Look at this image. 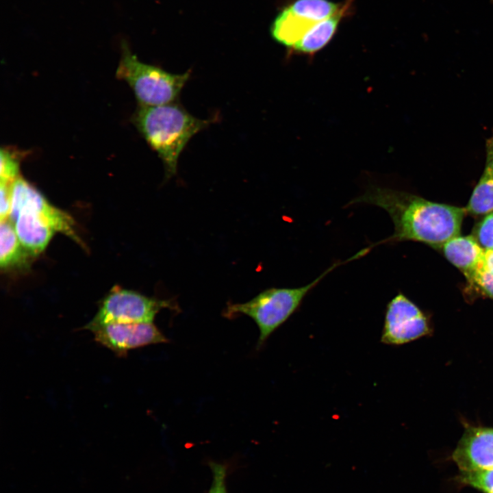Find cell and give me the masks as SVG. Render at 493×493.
<instances>
[{
	"label": "cell",
	"instance_id": "obj_1",
	"mask_svg": "<svg viewBox=\"0 0 493 493\" xmlns=\"http://www.w3.org/2000/svg\"><path fill=\"white\" fill-rule=\"evenodd\" d=\"M371 204L383 209L394 224V233L375 243L394 244L403 241L420 242L440 248L459 235L465 208L433 202L418 195L391 189L371 186L347 205Z\"/></svg>",
	"mask_w": 493,
	"mask_h": 493
},
{
	"label": "cell",
	"instance_id": "obj_2",
	"mask_svg": "<svg viewBox=\"0 0 493 493\" xmlns=\"http://www.w3.org/2000/svg\"><path fill=\"white\" fill-rule=\"evenodd\" d=\"M134 122L162 160L166 179L176 175L179 155L190 140L207 127L210 120L197 118L179 105H140Z\"/></svg>",
	"mask_w": 493,
	"mask_h": 493
},
{
	"label": "cell",
	"instance_id": "obj_3",
	"mask_svg": "<svg viewBox=\"0 0 493 493\" xmlns=\"http://www.w3.org/2000/svg\"><path fill=\"white\" fill-rule=\"evenodd\" d=\"M355 260L335 262L312 282L296 288H270L244 303H228L223 314L232 318L240 315L250 317L257 325L260 335L257 348L282 325L301 306L307 294L331 271L341 264Z\"/></svg>",
	"mask_w": 493,
	"mask_h": 493
},
{
	"label": "cell",
	"instance_id": "obj_4",
	"mask_svg": "<svg viewBox=\"0 0 493 493\" xmlns=\"http://www.w3.org/2000/svg\"><path fill=\"white\" fill-rule=\"evenodd\" d=\"M116 77L132 88L140 105L155 106L174 103L190 77V71L174 74L140 62L125 48Z\"/></svg>",
	"mask_w": 493,
	"mask_h": 493
},
{
	"label": "cell",
	"instance_id": "obj_5",
	"mask_svg": "<svg viewBox=\"0 0 493 493\" xmlns=\"http://www.w3.org/2000/svg\"><path fill=\"white\" fill-rule=\"evenodd\" d=\"M164 308L176 309L177 307L171 300L148 297L115 287L101 302L98 312L84 329L92 331L111 323H153Z\"/></svg>",
	"mask_w": 493,
	"mask_h": 493
},
{
	"label": "cell",
	"instance_id": "obj_6",
	"mask_svg": "<svg viewBox=\"0 0 493 493\" xmlns=\"http://www.w3.org/2000/svg\"><path fill=\"white\" fill-rule=\"evenodd\" d=\"M342 4L330 0H296L275 18L271 35L277 42L292 50L316 25L336 14Z\"/></svg>",
	"mask_w": 493,
	"mask_h": 493
},
{
	"label": "cell",
	"instance_id": "obj_7",
	"mask_svg": "<svg viewBox=\"0 0 493 493\" xmlns=\"http://www.w3.org/2000/svg\"><path fill=\"white\" fill-rule=\"evenodd\" d=\"M431 333L425 314L401 292L387 304L381 342L402 345Z\"/></svg>",
	"mask_w": 493,
	"mask_h": 493
},
{
	"label": "cell",
	"instance_id": "obj_8",
	"mask_svg": "<svg viewBox=\"0 0 493 493\" xmlns=\"http://www.w3.org/2000/svg\"><path fill=\"white\" fill-rule=\"evenodd\" d=\"M92 332L96 342L118 357L126 356L130 349L168 342L153 323H111Z\"/></svg>",
	"mask_w": 493,
	"mask_h": 493
},
{
	"label": "cell",
	"instance_id": "obj_9",
	"mask_svg": "<svg viewBox=\"0 0 493 493\" xmlns=\"http://www.w3.org/2000/svg\"><path fill=\"white\" fill-rule=\"evenodd\" d=\"M21 209H28L37 212L48 220L55 232H61L77 242H80L72 217L52 205L27 181L18 177L12 183L11 187V207L9 218L13 217Z\"/></svg>",
	"mask_w": 493,
	"mask_h": 493
},
{
	"label": "cell",
	"instance_id": "obj_10",
	"mask_svg": "<svg viewBox=\"0 0 493 493\" xmlns=\"http://www.w3.org/2000/svg\"><path fill=\"white\" fill-rule=\"evenodd\" d=\"M453 459L462 472L493 468V428L467 427Z\"/></svg>",
	"mask_w": 493,
	"mask_h": 493
},
{
	"label": "cell",
	"instance_id": "obj_11",
	"mask_svg": "<svg viewBox=\"0 0 493 493\" xmlns=\"http://www.w3.org/2000/svg\"><path fill=\"white\" fill-rule=\"evenodd\" d=\"M9 219L21 243L32 255L42 252L55 232L47 220L31 210L21 209Z\"/></svg>",
	"mask_w": 493,
	"mask_h": 493
},
{
	"label": "cell",
	"instance_id": "obj_12",
	"mask_svg": "<svg viewBox=\"0 0 493 493\" xmlns=\"http://www.w3.org/2000/svg\"><path fill=\"white\" fill-rule=\"evenodd\" d=\"M440 249L446 260L460 270L466 278L481 268L485 250L472 235H457Z\"/></svg>",
	"mask_w": 493,
	"mask_h": 493
},
{
	"label": "cell",
	"instance_id": "obj_13",
	"mask_svg": "<svg viewBox=\"0 0 493 493\" xmlns=\"http://www.w3.org/2000/svg\"><path fill=\"white\" fill-rule=\"evenodd\" d=\"M464 208L466 213L475 216L493 211V136L485 141L484 168Z\"/></svg>",
	"mask_w": 493,
	"mask_h": 493
},
{
	"label": "cell",
	"instance_id": "obj_14",
	"mask_svg": "<svg viewBox=\"0 0 493 493\" xmlns=\"http://www.w3.org/2000/svg\"><path fill=\"white\" fill-rule=\"evenodd\" d=\"M353 0H346L333 15L312 28L292 48L302 55H312L324 48L333 37L338 27L349 10Z\"/></svg>",
	"mask_w": 493,
	"mask_h": 493
},
{
	"label": "cell",
	"instance_id": "obj_15",
	"mask_svg": "<svg viewBox=\"0 0 493 493\" xmlns=\"http://www.w3.org/2000/svg\"><path fill=\"white\" fill-rule=\"evenodd\" d=\"M0 265L8 269L23 265L27 257L26 250L21 243L12 222L7 218L0 224Z\"/></svg>",
	"mask_w": 493,
	"mask_h": 493
},
{
	"label": "cell",
	"instance_id": "obj_16",
	"mask_svg": "<svg viewBox=\"0 0 493 493\" xmlns=\"http://www.w3.org/2000/svg\"><path fill=\"white\" fill-rule=\"evenodd\" d=\"M466 289L477 296L493 299V275L478 270L466 278Z\"/></svg>",
	"mask_w": 493,
	"mask_h": 493
},
{
	"label": "cell",
	"instance_id": "obj_17",
	"mask_svg": "<svg viewBox=\"0 0 493 493\" xmlns=\"http://www.w3.org/2000/svg\"><path fill=\"white\" fill-rule=\"evenodd\" d=\"M19 158L8 149L1 150L0 177L1 183L12 184L18 177Z\"/></svg>",
	"mask_w": 493,
	"mask_h": 493
},
{
	"label": "cell",
	"instance_id": "obj_18",
	"mask_svg": "<svg viewBox=\"0 0 493 493\" xmlns=\"http://www.w3.org/2000/svg\"><path fill=\"white\" fill-rule=\"evenodd\" d=\"M460 481L483 493H493V468L480 471L462 472Z\"/></svg>",
	"mask_w": 493,
	"mask_h": 493
},
{
	"label": "cell",
	"instance_id": "obj_19",
	"mask_svg": "<svg viewBox=\"0 0 493 493\" xmlns=\"http://www.w3.org/2000/svg\"><path fill=\"white\" fill-rule=\"evenodd\" d=\"M472 236L484 250H493V211L475 226Z\"/></svg>",
	"mask_w": 493,
	"mask_h": 493
},
{
	"label": "cell",
	"instance_id": "obj_20",
	"mask_svg": "<svg viewBox=\"0 0 493 493\" xmlns=\"http://www.w3.org/2000/svg\"><path fill=\"white\" fill-rule=\"evenodd\" d=\"M212 481L208 493H228L227 489V468L224 464L210 462Z\"/></svg>",
	"mask_w": 493,
	"mask_h": 493
},
{
	"label": "cell",
	"instance_id": "obj_21",
	"mask_svg": "<svg viewBox=\"0 0 493 493\" xmlns=\"http://www.w3.org/2000/svg\"><path fill=\"white\" fill-rule=\"evenodd\" d=\"M12 184L1 183L0 194V219L1 220L9 218L11 207V187Z\"/></svg>",
	"mask_w": 493,
	"mask_h": 493
},
{
	"label": "cell",
	"instance_id": "obj_22",
	"mask_svg": "<svg viewBox=\"0 0 493 493\" xmlns=\"http://www.w3.org/2000/svg\"><path fill=\"white\" fill-rule=\"evenodd\" d=\"M479 270L493 275V250H485Z\"/></svg>",
	"mask_w": 493,
	"mask_h": 493
}]
</instances>
